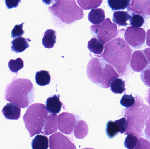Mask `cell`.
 <instances>
[{"label":"cell","instance_id":"obj_1","mask_svg":"<svg viewBox=\"0 0 150 149\" xmlns=\"http://www.w3.org/2000/svg\"><path fill=\"white\" fill-rule=\"evenodd\" d=\"M104 49L103 54L96 57L102 58L111 65L119 76L126 75L129 70L132 53L131 48L126 41L121 38H116L107 43Z\"/></svg>","mask_w":150,"mask_h":149},{"label":"cell","instance_id":"obj_2","mask_svg":"<svg viewBox=\"0 0 150 149\" xmlns=\"http://www.w3.org/2000/svg\"><path fill=\"white\" fill-rule=\"evenodd\" d=\"M135 100L132 107L123 110L122 115L127 122L125 134H133L140 138L143 135V131L149 119L150 107L144 103L141 96L136 95Z\"/></svg>","mask_w":150,"mask_h":149},{"label":"cell","instance_id":"obj_3","mask_svg":"<svg viewBox=\"0 0 150 149\" xmlns=\"http://www.w3.org/2000/svg\"><path fill=\"white\" fill-rule=\"evenodd\" d=\"M34 92V86L30 80L14 78L5 88L4 98L21 108H25L33 102Z\"/></svg>","mask_w":150,"mask_h":149},{"label":"cell","instance_id":"obj_4","mask_svg":"<svg viewBox=\"0 0 150 149\" xmlns=\"http://www.w3.org/2000/svg\"><path fill=\"white\" fill-rule=\"evenodd\" d=\"M93 58L88 62L86 74L89 79L102 88H108L111 81L119 77L114 68L103 58Z\"/></svg>","mask_w":150,"mask_h":149},{"label":"cell","instance_id":"obj_5","mask_svg":"<svg viewBox=\"0 0 150 149\" xmlns=\"http://www.w3.org/2000/svg\"><path fill=\"white\" fill-rule=\"evenodd\" d=\"M48 10L62 22L69 24L83 19L84 15L76 0H58Z\"/></svg>","mask_w":150,"mask_h":149},{"label":"cell","instance_id":"obj_6","mask_svg":"<svg viewBox=\"0 0 150 149\" xmlns=\"http://www.w3.org/2000/svg\"><path fill=\"white\" fill-rule=\"evenodd\" d=\"M47 116L48 111L44 104L35 103L28 107L23 120L30 137L42 133Z\"/></svg>","mask_w":150,"mask_h":149},{"label":"cell","instance_id":"obj_7","mask_svg":"<svg viewBox=\"0 0 150 149\" xmlns=\"http://www.w3.org/2000/svg\"><path fill=\"white\" fill-rule=\"evenodd\" d=\"M91 33L94 38H97L104 44L117 36L119 32L116 24L109 18L105 19L101 23L90 27Z\"/></svg>","mask_w":150,"mask_h":149},{"label":"cell","instance_id":"obj_8","mask_svg":"<svg viewBox=\"0 0 150 149\" xmlns=\"http://www.w3.org/2000/svg\"><path fill=\"white\" fill-rule=\"evenodd\" d=\"M146 36L144 29L133 26L128 27L124 33V38L127 43L135 49L142 48L145 43Z\"/></svg>","mask_w":150,"mask_h":149},{"label":"cell","instance_id":"obj_9","mask_svg":"<svg viewBox=\"0 0 150 149\" xmlns=\"http://www.w3.org/2000/svg\"><path fill=\"white\" fill-rule=\"evenodd\" d=\"M76 124L74 115L68 113H63L58 118V127L59 130L65 134L69 135L74 131Z\"/></svg>","mask_w":150,"mask_h":149},{"label":"cell","instance_id":"obj_10","mask_svg":"<svg viewBox=\"0 0 150 149\" xmlns=\"http://www.w3.org/2000/svg\"><path fill=\"white\" fill-rule=\"evenodd\" d=\"M50 149H76L74 144L67 136L60 133H55L49 137Z\"/></svg>","mask_w":150,"mask_h":149},{"label":"cell","instance_id":"obj_11","mask_svg":"<svg viewBox=\"0 0 150 149\" xmlns=\"http://www.w3.org/2000/svg\"><path fill=\"white\" fill-rule=\"evenodd\" d=\"M128 10L140 14L146 18L150 17V0H131Z\"/></svg>","mask_w":150,"mask_h":149},{"label":"cell","instance_id":"obj_12","mask_svg":"<svg viewBox=\"0 0 150 149\" xmlns=\"http://www.w3.org/2000/svg\"><path fill=\"white\" fill-rule=\"evenodd\" d=\"M149 64L148 59L142 51H136L131 55L130 65L134 71L141 72Z\"/></svg>","mask_w":150,"mask_h":149},{"label":"cell","instance_id":"obj_13","mask_svg":"<svg viewBox=\"0 0 150 149\" xmlns=\"http://www.w3.org/2000/svg\"><path fill=\"white\" fill-rule=\"evenodd\" d=\"M3 114L7 120H18L21 115V108L20 107L12 103H7L2 110Z\"/></svg>","mask_w":150,"mask_h":149},{"label":"cell","instance_id":"obj_14","mask_svg":"<svg viewBox=\"0 0 150 149\" xmlns=\"http://www.w3.org/2000/svg\"><path fill=\"white\" fill-rule=\"evenodd\" d=\"M58 115L56 114H50L47 116L45 122L42 134L49 135L58 130Z\"/></svg>","mask_w":150,"mask_h":149},{"label":"cell","instance_id":"obj_15","mask_svg":"<svg viewBox=\"0 0 150 149\" xmlns=\"http://www.w3.org/2000/svg\"><path fill=\"white\" fill-rule=\"evenodd\" d=\"M60 95H54L50 97L46 102V108L50 113L58 114L61 110L62 103L60 100Z\"/></svg>","mask_w":150,"mask_h":149},{"label":"cell","instance_id":"obj_16","mask_svg":"<svg viewBox=\"0 0 150 149\" xmlns=\"http://www.w3.org/2000/svg\"><path fill=\"white\" fill-rule=\"evenodd\" d=\"M30 41L31 40L29 38H25L21 36L14 38L11 42V50L17 53L23 52L29 47L28 42Z\"/></svg>","mask_w":150,"mask_h":149},{"label":"cell","instance_id":"obj_17","mask_svg":"<svg viewBox=\"0 0 150 149\" xmlns=\"http://www.w3.org/2000/svg\"><path fill=\"white\" fill-rule=\"evenodd\" d=\"M105 11L101 8H93L88 15V19L93 24L101 23L105 20Z\"/></svg>","mask_w":150,"mask_h":149},{"label":"cell","instance_id":"obj_18","mask_svg":"<svg viewBox=\"0 0 150 149\" xmlns=\"http://www.w3.org/2000/svg\"><path fill=\"white\" fill-rule=\"evenodd\" d=\"M56 31L54 30L47 29L45 32L42 39L44 47L47 49L52 48L56 43Z\"/></svg>","mask_w":150,"mask_h":149},{"label":"cell","instance_id":"obj_19","mask_svg":"<svg viewBox=\"0 0 150 149\" xmlns=\"http://www.w3.org/2000/svg\"><path fill=\"white\" fill-rule=\"evenodd\" d=\"M104 45L99 39L94 37L88 42L87 47L91 52L100 55L102 54L104 51Z\"/></svg>","mask_w":150,"mask_h":149},{"label":"cell","instance_id":"obj_20","mask_svg":"<svg viewBox=\"0 0 150 149\" xmlns=\"http://www.w3.org/2000/svg\"><path fill=\"white\" fill-rule=\"evenodd\" d=\"M131 16L127 11H118L114 12L113 21L119 26H127V22L130 20Z\"/></svg>","mask_w":150,"mask_h":149},{"label":"cell","instance_id":"obj_21","mask_svg":"<svg viewBox=\"0 0 150 149\" xmlns=\"http://www.w3.org/2000/svg\"><path fill=\"white\" fill-rule=\"evenodd\" d=\"M74 135L77 139H83L88 134L89 128L85 122L80 120L77 122L74 128Z\"/></svg>","mask_w":150,"mask_h":149},{"label":"cell","instance_id":"obj_22","mask_svg":"<svg viewBox=\"0 0 150 149\" xmlns=\"http://www.w3.org/2000/svg\"><path fill=\"white\" fill-rule=\"evenodd\" d=\"M31 145L33 149H47L49 148V140L45 136L38 135L32 141Z\"/></svg>","mask_w":150,"mask_h":149},{"label":"cell","instance_id":"obj_23","mask_svg":"<svg viewBox=\"0 0 150 149\" xmlns=\"http://www.w3.org/2000/svg\"><path fill=\"white\" fill-rule=\"evenodd\" d=\"M51 76L49 72L42 70L37 72L35 76L37 84L40 86H45L49 85L51 81Z\"/></svg>","mask_w":150,"mask_h":149},{"label":"cell","instance_id":"obj_24","mask_svg":"<svg viewBox=\"0 0 150 149\" xmlns=\"http://www.w3.org/2000/svg\"><path fill=\"white\" fill-rule=\"evenodd\" d=\"M111 91L115 94H121L126 90L125 82L122 79L116 78L111 81Z\"/></svg>","mask_w":150,"mask_h":149},{"label":"cell","instance_id":"obj_25","mask_svg":"<svg viewBox=\"0 0 150 149\" xmlns=\"http://www.w3.org/2000/svg\"><path fill=\"white\" fill-rule=\"evenodd\" d=\"M79 7L83 10L96 8L99 7L102 3V0H77Z\"/></svg>","mask_w":150,"mask_h":149},{"label":"cell","instance_id":"obj_26","mask_svg":"<svg viewBox=\"0 0 150 149\" xmlns=\"http://www.w3.org/2000/svg\"><path fill=\"white\" fill-rule=\"evenodd\" d=\"M131 0H108V5L112 10H124L128 7Z\"/></svg>","mask_w":150,"mask_h":149},{"label":"cell","instance_id":"obj_27","mask_svg":"<svg viewBox=\"0 0 150 149\" xmlns=\"http://www.w3.org/2000/svg\"><path fill=\"white\" fill-rule=\"evenodd\" d=\"M125 138L124 145L128 149H136L138 145L139 138L133 134H129Z\"/></svg>","mask_w":150,"mask_h":149},{"label":"cell","instance_id":"obj_28","mask_svg":"<svg viewBox=\"0 0 150 149\" xmlns=\"http://www.w3.org/2000/svg\"><path fill=\"white\" fill-rule=\"evenodd\" d=\"M106 133L110 139H112L118 135L119 129L114 122L109 121L107 123Z\"/></svg>","mask_w":150,"mask_h":149},{"label":"cell","instance_id":"obj_29","mask_svg":"<svg viewBox=\"0 0 150 149\" xmlns=\"http://www.w3.org/2000/svg\"><path fill=\"white\" fill-rule=\"evenodd\" d=\"M8 67L11 71L16 73L24 67L23 61L20 58L15 60L11 59L8 63Z\"/></svg>","mask_w":150,"mask_h":149},{"label":"cell","instance_id":"obj_30","mask_svg":"<svg viewBox=\"0 0 150 149\" xmlns=\"http://www.w3.org/2000/svg\"><path fill=\"white\" fill-rule=\"evenodd\" d=\"M130 24L135 28H140L142 26L144 22V19L142 15L138 14H133L130 19Z\"/></svg>","mask_w":150,"mask_h":149},{"label":"cell","instance_id":"obj_31","mask_svg":"<svg viewBox=\"0 0 150 149\" xmlns=\"http://www.w3.org/2000/svg\"><path fill=\"white\" fill-rule=\"evenodd\" d=\"M135 101V98H134L132 94H124L120 102L122 106L126 108H128L132 107L134 104Z\"/></svg>","mask_w":150,"mask_h":149},{"label":"cell","instance_id":"obj_32","mask_svg":"<svg viewBox=\"0 0 150 149\" xmlns=\"http://www.w3.org/2000/svg\"><path fill=\"white\" fill-rule=\"evenodd\" d=\"M141 73V78L144 84L150 87V65L146 66Z\"/></svg>","mask_w":150,"mask_h":149},{"label":"cell","instance_id":"obj_33","mask_svg":"<svg viewBox=\"0 0 150 149\" xmlns=\"http://www.w3.org/2000/svg\"><path fill=\"white\" fill-rule=\"evenodd\" d=\"M114 122L118 127L119 133L122 134L125 133L127 127V119L125 117H123L120 120L115 121Z\"/></svg>","mask_w":150,"mask_h":149},{"label":"cell","instance_id":"obj_34","mask_svg":"<svg viewBox=\"0 0 150 149\" xmlns=\"http://www.w3.org/2000/svg\"><path fill=\"white\" fill-rule=\"evenodd\" d=\"M24 23L14 26L11 33V37L13 38L21 36L24 33V31L23 30V25Z\"/></svg>","mask_w":150,"mask_h":149},{"label":"cell","instance_id":"obj_35","mask_svg":"<svg viewBox=\"0 0 150 149\" xmlns=\"http://www.w3.org/2000/svg\"><path fill=\"white\" fill-rule=\"evenodd\" d=\"M150 149V143L147 140L140 137L136 149Z\"/></svg>","mask_w":150,"mask_h":149},{"label":"cell","instance_id":"obj_36","mask_svg":"<svg viewBox=\"0 0 150 149\" xmlns=\"http://www.w3.org/2000/svg\"><path fill=\"white\" fill-rule=\"evenodd\" d=\"M20 2L21 0H5V4L8 9L16 8Z\"/></svg>","mask_w":150,"mask_h":149},{"label":"cell","instance_id":"obj_37","mask_svg":"<svg viewBox=\"0 0 150 149\" xmlns=\"http://www.w3.org/2000/svg\"><path fill=\"white\" fill-rule=\"evenodd\" d=\"M144 134H145L146 138L150 141V113L149 119H148L147 123L145 125Z\"/></svg>","mask_w":150,"mask_h":149},{"label":"cell","instance_id":"obj_38","mask_svg":"<svg viewBox=\"0 0 150 149\" xmlns=\"http://www.w3.org/2000/svg\"><path fill=\"white\" fill-rule=\"evenodd\" d=\"M143 52L148 59L149 64H150V48H146L143 50Z\"/></svg>","mask_w":150,"mask_h":149},{"label":"cell","instance_id":"obj_39","mask_svg":"<svg viewBox=\"0 0 150 149\" xmlns=\"http://www.w3.org/2000/svg\"><path fill=\"white\" fill-rule=\"evenodd\" d=\"M58 0H42L43 2L45 3L46 4L50 5L51 4H54L57 2Z\"/></svg>","mask_w":150,"mask_h":149},{"label":"cell","instance_id":"obj_40","mask_svg":"<svg viewBox=\"0 0 150 149\" xmlns=\"http://www.w3.org/2000/svg\"><path fill=\"white\" fill-rule=\"evenodd\" d=\"M146 100L147 102L149 103L150 107V88L148 89L147 92V94L146 96Z\"/></svg>","mask_w":150,"mask_h":149},{"label":"cell","instance_id":"obj_41","mask_svg":"<svg viewBox=\"0 0 150 149\" xmlns=\"http://www.w3.org/2000/svg\"><path fill=\"white\" fill-rule=\"evenodd\" d=\"M147 44L150 47V29L147 31Z\"/></svg>","mask_w":150,"mask_h":149}]
</instances>
